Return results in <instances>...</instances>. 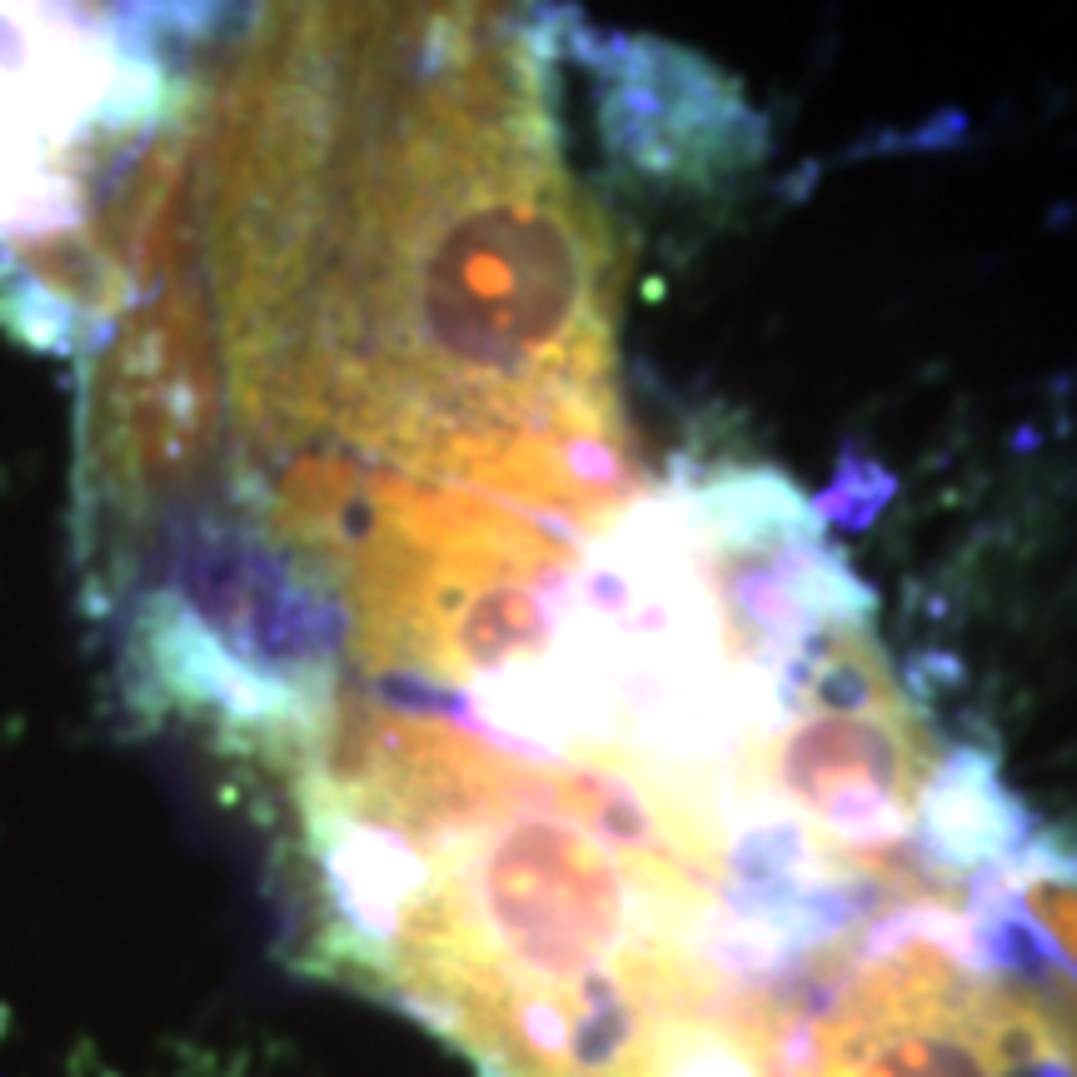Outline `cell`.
<instances>
[{
	"instance_id": "3",
	"label": "cell",
	"mask_w": 1077,
	"mask_h": 1077,
	"mask_svg": "<svg viewBox=\"0 0 1077 1077\" xmlns=\"http://www.w3.org/2000/svg\"><path fill=\"white\" fill-rule=\"evenodd\" d=\"M1012 898H1018L1022 918L1038 923L1042 933L1077 963V878L1072 873L1058 868V863H1048V853H1042V858H1032L1028 868H1018Z\"/></svg>"
},
{
	"instance_id": "1",
	"label": "cell",
	"mask_w": 1077,
	"mask_h": 1077,
	"mask_svg": "<svg viewBox=\"0 0 1077 1077\" xmlns=\"http://www.w3.org/2000/svg\"><path fill=\"white\" fill-rule=\"evenodd\" d=\"M255 105L290 210V385L415 484L609 529L639 504L609 235L559 150L544 56L494 10L314 20Z\"/></svg>"
},
{
	"instance_id": "2",
	"label": "cell",
	"mask_w": 1077,
	"mask_h": 1077,
	"mask_svg": "<svg viewBox=\"0 0 1077 1077\" xmlns=\"http://www.w3.org/2000/svg\"><path fill=\"white\" fill-rule=\"evenodd\" d=\"M1022 938L1012 868L898 903L823 1002L798 1077H1077V983Z\"/></svg>"
}]
</instances>
